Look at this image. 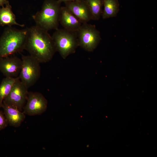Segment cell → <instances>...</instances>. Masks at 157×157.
Here are the masks:
<instances>
[{
    "mask_svg": "<svg viewBox=\"0 0 157 157\" xmlns=\"http://www.w3.org/2000/svg\"><path fill=\"white\" fill-rule=\"evenodd\" d=\"M8 125L3 112L0 110V131L6 128Z\"/></svg>",
    "mask_w": 157,
    "mask_h": 157,
    "instance_id": "obj_17",
    "label": "cell"
},
{
    "mask_svg": "<svg viewBox=\"0 0 157 157\" xmlns=\"http://www.w3.org/2000/svg\"><path fill=\"white\" fill-rule=\"evenodd\" d=\"M14 25L21 27L24 26V24H19L16 21L15 15L9 3L0 7V26H12Z\"/></svg>",
    "mask_w": 157,
    "mask_h": 157,
    "instance_id": "obj_13",
    "label": "cell"
},
{
    "mask_svg": "<svg viewBox=\"0 0 157 157\" xmlns=\"http://www.w3.org/2000/svg\"><path fill=\"white\" fill-rule=\"evenodd\" d=\"M77 0H58V2L61 3L62 2H65L66 1H77Z\"/></svg>",
    "mask_w": 157,
    "mask_h": 157,
    "instance_id": "obj_19",
    "label": "cell"
},
{
    "mask_svg": "<svg viewBox=\"0 0 157 157\" xmlns=\"http://www.w3.org/2000/svg\"><path fill=\"white\" fill-rule=\"evenodd\" d=\"M22 65L18 76L20 81L28 88L33 85L41 74L40 63L30 55L22 56Z\"/></svg>",
    "mask_w": 157,
    "mask_h": 157,
    "instance_id": "obj_5",
    "label": "cell"
},
{
    "mask_svg": "<svg viewBox=\"0 0 157 157\" xmlns=\"http://www.w3.org/2000/svg\"><path fill=\"white\" fill-rule=\"evenodd\" d=\"M48 102L44 96L38 92H28L23 112L28 115L42 114L47 109Z\"/></svg>",
    "mask_w": 157,
    "mask_h": 157,
    "instance_id": "obj_8",
    "label": "cell"
},
{
    "mask_svg": "<svg viewBox=\"0 0 157 157\" xmlns=\"http://www.w3.org/2000/svg\"><path fill=\"white\" fill-rule=\"evenodd\" d=\"M65 6L70 10L82 23L92 20L89 8L85 0L68 1L64 2Z\"/></svg>",
    "mask_w": 157,
    "mask_h": 157,
    "instance_id": "obj_10",
    "label": "cell"
},
{
    "mask_svg": "<svg viewBox=\"0 0 157 157\" xmlns=\"http://www.w3.org/2000/svg\"><path fill=\"white\" fill-rule=\"evenodd\" d=\"M76 33L79 46L87 51H93L101 39L95 26L87 23H82Z\"/></svg>",
    "mask_w": 157,
    "mask_h": 157,
    "instance_id": "obj_6",
    "label": "cell"
},
{
    "mask_svg": "<svg viewBox=\"0 0 157 157\" xmlns=\"http://www.w3.org/2000/svg\"><path fill=\"white\" fill-rule=\"evenodd\" d=\"M8 124L17 127L20 126L25 118V114L16 108L3 103L2 107Z\"/></svg>",
    "mask_w": 157,
    "mask_h": 157,
    "instance_id": "obj_12",
    "label": "cell"
},
{
    "mask_svg": "<svg viewBox=\"0 0 157 157\" xmlns=\"http://www.w3.org/2000/svg\"><path fill=\"white\" fill-rule=\"evenodd\" d=\"M27 28L18 29L8 26L0 37V57L10 56L24 50Z\"/></svg>",
    "mask_w": 157,
    "mask_h": 157,
    "instance_id": "obj_2",
    "label": "cell"
},
{
    "mask_svg": "<svg viewBox=\"0 0 157 157\" xmlns=\"http://www.w3.org/2000/svg\"><path fill=\"white\" fill-rule=\"evenodd\" d=\"M28 88L17 77L10 92L3 103L17 108L22 111L26 101Z\"/></svg>",
    "mask_w": 157,
    "mask_h": 157,
    "instance_id": "obj_7",
    "label": "cell"
},
{
    "mask_svg": "<svg viewBox=\"0 0 157 157\" xmlns=\"http://www.w3.org/2000/svg\"><path fill=\"white\" fill-rule=\"evenodd\" d=\"M3 106V102L0 100V108L2 107Z\"/></svg>",
    "mask_w": 157,
    "mask_h": 157,
    "instance_id": "obj_20",
    "label": "cell"
},
{
    "mask_svg": "<svg viewBox=\"0 0 157 157\" xmlns=\"http://www.w3.org/2000/svg\"><path fill=\"white\" fill-rule=\"evenodd\" d=\"M104 9L101 16L104 19L115 17L119 10L118 0H103Z\"/></svg>",
    "mask_w": 157,
    "mask_h": 157,
    "instance_id": "obj_14",
    "label": "cell"
},
{
    "mask_svg": "<svg viewBox=\"0 0 157 157\" xmlns=\"http://www.w3.org/2000/svg\"><path fill=\"white\" fill-rule=\"evenodd\" d=\"M51 37L56 51L63 59L74 53L79 46L76 31L58 28L55 30Z\"/></svg>",
    "mask_w": 157,
    "mask_h": 157,
    "instance_id": "obj_4",
    "label": "cell"
},
{
    "mask_svg": "<svg viewBox=\"0 0 157 157\" xmlns=\"http://www.w3.org/2000/svg\"><path fill=\"white\" fill-rule=\"evenodd\" d=\"M8 4H9V2L8 0H0V7Z\"/></svg>",
    "mask_w": 157,
    "mask_h": 157,
    "instance_id": "obj_18",
    "label": "cell"
},
{
    "mask_svg": "<svg viewBox=\"0 0 157 157\" xmlns=\"http://www.w3.org/2000/svg\"><path fill=\"white\" fill-rule=\"evenodd\" d=\"M60 4L58 0H45L41 9L32 16L36 26L47 31L58 28Z\"/></svg>",
    "mask_w": 157,
    "mask_h": 157,
    "instance_id": "obj_3",
    "label": "cell"
},
{
    "mask_svg": "<svg viewBox=\"0 0 157 157\" xmlns=\"http://www.w3.org/2000/svg\"><path fill=\"white\" fill-rule=\"evenodd\" d=\"M17 77H6L2 80L0 84V100L2 102L9 93Z\"/></svg>",
    "mask_w": 157,
    "mask_h": 157,
    "instance_id": "obj_16",
    "label": "cell"
},
{
    "mask_svg": "<svg viewBox=\"0 0 157 157\" xmlns=\"http://www.w3.org/2000/svg\"><path fill=\"white\" fill-rule=\"evenodd\" d=\"M22 65V59L16 56L0 57V71L6 77H18Z\"/></svg>",
    "mask_w": 157,
    "mask_h": 157,
    "instance_id": "obj_9",
    "label": "cell"
},
{
    "mask_svg": "<svg viewBox=\"0 0 157 157\" xmlns=\"http://www.w3.org/2000/svg\"><path fill=\"white\" fill-rule=\"evenodd\" d=\"M59 22L64 28L72 31H78L82 24L80 20L65 6L61 7Z\"/></svg>",
    "mask_w": 157,
    "mask_h": 157,
    "instance_id": "obj_11",
    "label": "cell"
},
{
    "mask_svg": "<svg viewBox=\"0 0 157 157\" xmlns=\"http://www.w3.org/2000/svg\"><path fill=\"white\" fill-rule=\"evenodd\" d=\"M89 8L92 20H97L100 18L102 12L103 0H85Z\"/></svg>",
    "mask_w": 157,
    "mask_h": 157,
    "instance_id": "obj_15",
    "label": "cell"
},
{
    "mask_svg": "<svg viewBox=\"0 0 157 157\" xmlns=\"http://www.w3.org/2000/svg\"><path fill=\"white\" fill-rule=\"evenodd\" d=\"M24 50L40 63L49 62L56 52L53 39L48 31L36 25L27 28Z\"/></svg>",
    "mask_w": 157,
    "mask_h": 157,
    "instance_id": "obj_1",
    "label": "cell"
}]
</instances>
